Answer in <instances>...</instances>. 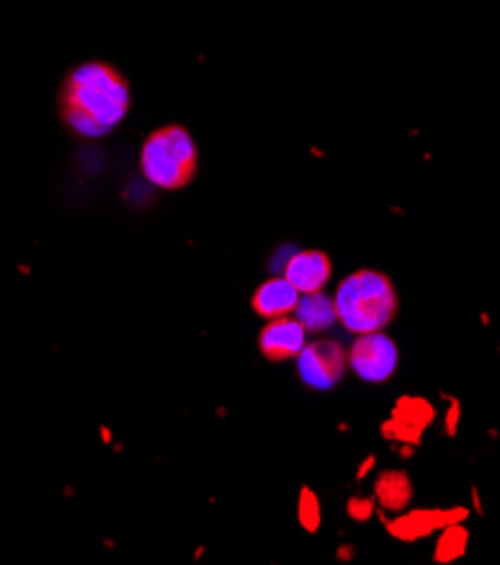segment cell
<instances>
[{
	"mask_svg": "<svg viewBox=\"0 0 500 565\" xmlns=\"http://www.w3.org/2000/svg\"><path fill=\"white\" fill-rule=\"evenodd\" d=\"M57 104L71 134L97 140L114 134L129 116L131 86L114 64L91 60L64 77Z\"/></svg>",
	"mask_w": 500,
	"mask_h": 565,
	"instance_id": "obj_1",
	"label": "cell"
},
{
	"mask_svg": "<svg viewBox=\"0 0 500 565\" xmlns=\"http://www.w3.org/2000/svg\"><path fill=\"white\" fill-rule=\"evenodd\" d=\"M333 305L345 331L363 335L383 331L397 318L400 296L393 279L385 273L361 268L341 281Z\"/></svg>",
	"mask_w": 500,
	"mask_h": 565,
	"instance_id": "obj_2",
	"label": "cell"
},
{
	"mask_svg": "<svg viewBox=\"0 0 500 565\" xmlns=\"http://www.w3.org/2000/svg\"><path fill=\"white\" fill-rule=\"evenodd\" d=\"M199 169V149L192 134L181 125H164L151 131L140 147V172L158 190L177 192L192 183Z\"/></svg>",
	"mask_w": 500,
	"mask_h": 565,
	"instance_id": "obj_3",
	"label": "cell"
},
{
	"mask_svg": "<svg viewBox=\"0 0 500 565\" xmlns=\"http://www.w3.org/2000/svg\"><path fill=\"white\" fill-rule=\"evenodd\" d=\"M350 370L365 383H385L400 367V348L383 331L357 335L348 352Z\"/></svg>",
	"mask_w": 500,
	"mask_h": 565,
	"instance_id": "obj_4",
	"label": "cell"
},
{
	"mask_svg": "<svg viewBox=\"0 0 500 565\" xmlns=\"http://www.w3.org/2000/svg\"><path fill=\"white\" fill-rule=\"evenodd\" d=\"M300 381L318 392L337 387L350 367L348 352L337 341H313L296 359Z\"/></svg>",
	"mask_w": 500,
	"mask_h": 565,
	"instance_id": "obj_5",
	"label": "cell"
},
{
	"mask_svg": "<svg viewBox=\"0 0 500 565\" xmlns=\"http://www.w3.org/2000/svg\"><path fill=\"white\" fill-rule=\"evenodd\" d=\"M259 352L270 363H285L298 359L307 345V329L296 316L268 320L257 338Z\"/></svg>",
	"mask_w": 500,
	"mask_h": 565,
	"instance_id": "obj_6",
	"label": "cell"
},
{
	"mask_svg": "<svg viewBox=\"0 0 500 565\" xmlns=\"http://www.w3.org/2000/svg\"><path fill=\"white\" fill-rule=\"evenodd\" d=\"M283 273L300 291V296H305L322 291L329 285L333 268L322 250H296L285 264Z\"/></svg>",
	"mask_w": 500,
	"mask_h": 565,
	"instance_id": "obj_7",
	"label": "cell"
},
{
	"mask_svg": "<svg viewBox=\"0 0 500 565\" xmlns=\"http://www.w3.org/2000/svg\"><path fill=\"white\" fill-rule=\"evenodd\" d=\"M300 291L291 285V281L283 277H268L266 281L257 287L253 294V311L264 318V320H275V318H285L291 316L298 307Z\"/></svg>",
	"mask_w": 500,
	"mask_h": 565,
	"instance_id": "obj_8",
	"label": "cell"
},
{
	"mask_svg": "<svg viewBox=\"0 0 500 565\" xmlns=\"http://www.w3.org/2000/svg\"><path fill=\"white\" fill-rule=\"evenodd\" d=\"M465 512L456 510V512H406L402 519L391 523V532L404 541H413V539H422L439 527L454 525L458 519H462Z\"/></svg>",
	"mask_w": 500,
	"mask_h": 565,
	"instance_id": "obj_9",
	"label": "cell"
},
{
	"mask_svg": "<svg viewBox=\"0 0 500 565\" xmlns=\"http://www.w3.org/2000/svg\"><path fill=\"white\" fill-rule=\"evenodd\" d=\"M294 316L300 320V324L307 329V333L329 331L333 324L339 322L337 305H333V298H329L322 291L300 296Z\"/></svg>",
	"mask_w": 500,
	"mask_h": 565,
	"instance_id": "obj_10",
	"label": "cell"
},
{
	"mask_svg": "<svg viewBox=\"0 0 500 565\" xmlns=\"http://www.w3.org/2000/svg\"><path fill=\"white\" fill-rule=\"evenodd\" d=\"M376 502L387 512H404L413 502V484L404 471H383L374 484Z\"/></svg>",
	"mask_w": 500,
	"mask_h": 565,
	"instance_id": "obj_11",
	"label": "cell"
},
{
	"mask_svg": "<svg viewBox=\"0 0 500 565\" xmlns=\"http://www.w3.org/2000/svg\"><path fill=\"white\" fill-rule=\"evenodd\" d=\"M467 541H469V534H467L465 527H460L458 523L447 525V530H444V534H442V539H439V543H437L435 558H437L439 563L456 561L458 556L465 554Z\"/></svg>",
	"mask_w": 500,
	"mask_h": 565,
	"instance_id": "obj_12",
	"label": "cell"
},
{
	"mask_svg": "<svg viewBox=\"0 0 500 565\" xmlns=\"http://www.w3.org/2000/svg\"><path fill=\"white\" fill-rule=\"evenodd\" d=\"M300 521H302V525L309 530V532H313L316 527H318V523H320V507H318V500H316V495L311 493V491H302V495H300Z\"/></svg>",
	"mask_w": 500,
	"mask_h": 565,
	"instance_id": "obj_13",
	"label": "cell"
}]
</instances>
